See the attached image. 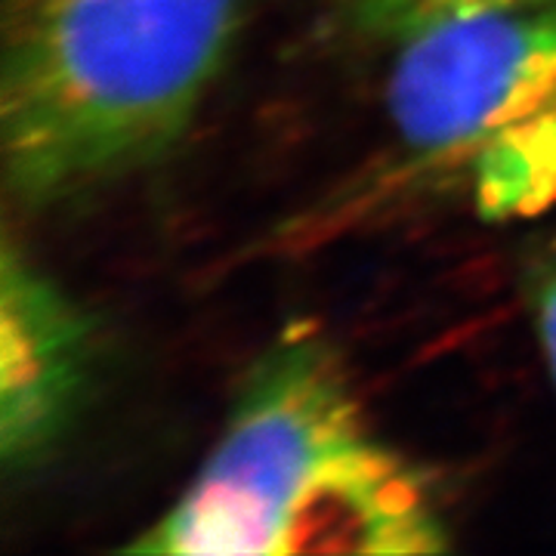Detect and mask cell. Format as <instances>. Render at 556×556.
Listing matches in <instances>:
<instances>
[{
  "label": "cell",
  "mask_w": 556,
  "mask_h": 556,
  "mask_svg": "<svg viewBox=\"0 0 556 556\" xmlns=\"http://www.w3.org/2000/svg\"><path fill=\"white\" fill-rule=\"evenodd\" d=\"M93 331L78 303L7 232L0 254V460L25 473L72 427Z\"/></svg>",
  "instance_id": "cell-4"
},
{
  "label": "cell",
  "mask_w": 556,
  "mask_h": 556,
  "mask_svg": "<svg viewBox=\"0 0 556 556\" xmlns=\"http://www.w3.org/2000/svg\"><path fill=\"white\" fill-rule=\"evenodd\" d=\"M517 3H556V0H343L350 20L383 40H393L402 31L437 16L479 10V7H517Z\"/></svg>",
  "instance_id": "cell-5"
},
{
  "label": "cell",
  "mask_w": 556,
  "mask_h": 556,
  "mask_svg": "<svg viewBox=\"0 0 556 556\" xmlns=\"http://www.w3.org/2000/svg\"><path fill=\"white\" fill-rule=\"evenodd\" d=\"M387 43V121L412 174L485 219L554 207L556 3L460 10Z\"/></svg>",
  "instance_id": "cell-3"
},
{
  "label": "cell",
  "mask_w": 556,
  "mask_h": 556,
  "mask_svg": "<svg viewBox=\"0 0 556 556\" xmlns=\"http://www.w3.org/2000/svg\"><path fill=\"white\" fill-rule=\"evenodd\" d=\"M257 0H3L7 192L47 207L177 146Z\"/></svg>",
  "instance_id": "cell-2"
},
{
  "label": "cell",
  "mask_w": 556,
  "mask_h": 556,
  "mask_svg": "<svg viewBox=\"0 0 556 556\" xmlns=\"http://www.w3.org/2000/svg\"><path fill=\"white\" fill-rule=\"evenodd\" d=\"M430 482L380 437L338 346L313 325L273 340L241 380L199 473L127 554H442Z\"/></svg>",
  "instance_id": "cell-1"
},
{
  "label": "cell",
  "mask_w": 556,
  "mask_h": 556,
  "mask_svg": "<svg viewBox=\"0 0 556 556\" xmlns=\"http://www.w3.org/2000/svg\"><path fill=\"white\" fill-rule=\"evenodd\" d=\"M526 303L541 346V358L556 390V241L526 273Z\"/></svg>",
  "instance_id": "cell-6"
}]
</instances>
